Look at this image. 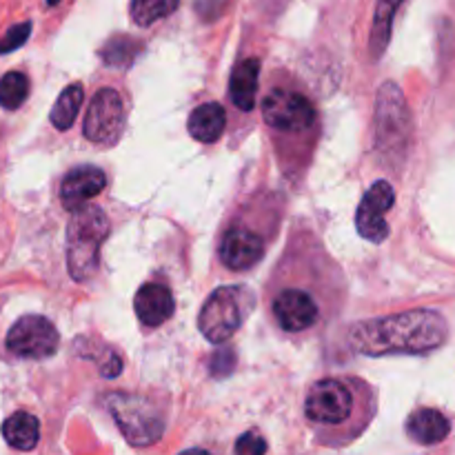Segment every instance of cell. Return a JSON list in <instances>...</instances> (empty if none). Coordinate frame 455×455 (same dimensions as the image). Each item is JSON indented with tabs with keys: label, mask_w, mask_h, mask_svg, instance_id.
Wrapping results in <instances>:
<instances>
[{
	"label": "cell",
	"mask_w": 455,
	"mask_h": 455,
	"mask_svg": "<svg viewBox=\"0 0 455 455\" xmlns=\"http://www.w3.org/2000/svg\"><path fill=\"white\" fill-rule=\"evenodd\" d=\"M449 338V324L443 314L431 309L404 311L355 323L349 329L354 351L371 358L382 355H425L440 349Z\"/></svg>",
	"instance_id": "obj_1"
},
{
	"label": "cell",
	"mask_w": 455,
	"mask_h": 455,
	"mask_svg": "<svg viewBox=\"0 0 455 455\" xmlns=\"http://www.w3.org/2000/svg\"><path fill=\"white\" fill-rule=\"evenodd\" d=\"M364 382L347 378H324L309 389L305 400V416L323 435H336L347 431L354 438L360 431L354 429L360 409V391ZM355 440V438H354Z\"/></svg>",
	"instance_id": "obj_2"
},
{
	"label": "cell",
	"mask_w": 455,
	"mask_h": 455,
	"mask_svg": "<svg viewBox=\"0 0 455 455\" xmlns=\"http://www.w3.org/2000/svg\"><path fill=\"white\" fill-rule=\"evenodd\" d=\"M109 235V220L105 212L93 204L71 212L67 227V269L76 283L93 278L100 262V247Z\"/></svg>",
	"instance_id": "obj_3"
},
{
	"label": "cell",
	"mask_w": 455,
	"mask_h": 455,
	"mask_svg": "<svg viewBox=\"0 0 455 455\" xmlns=\"http://www.w3.org/2000/svg\"><path fill=\"white\" fill-rule=\"evenodd\" d=\"M116 425L133 447H151L164 434V418L154 403L132 394H111L107 398Z\"/></svg>",
	"instance_id": "obj_4"
},
{
	"label": "cell",
	"mask_w": 455,
	"mask_h": 455,
	"mask_svg": "<svg viewBox=\"0 0 455 455\" xmlns=\"http://www.w3.org/2000/svg\"><path fill=\"white\" fill-rule=\"evenodd\" d=\"M249 291L243 287H220L207 298L198 315V329L213 345H222L243 327L247 318Z\"/></svg>",
	"instance_id": "obj_5"
},
{
	"label": "cell",
	"mask_w": 455,
	"mask_h": 455,
	"mask_svg": "<svg viewBox=\"0 0 455 455\" xmlns=\"http://www.w3.org/2000/svg\"><path fill=\"white\" fill-rule=\"evenodd\" d=\"M271 318L280 331L300 336L320 324L323 300L305 284H287V287H280L271 298Z\"/></svg>",
	"instance_id": "obj_6"
},
{
	"label": "cell",
	"mask_w": 455,
	"mask_h": 455,
	"mask_svg": "<svg viewBox=\"0 0 455 455\" xmlns=\"http://www.w3.org/2000/svg\"><path fill=\"white\" fill-rule=\"evenodd\" d=\"M376 136L382 156L398 158L409 145V107L398 84L385 83L376 102Z\"/></svg>",
	"instance_id": "obj_7"
},
{
	"label": "cell",
	"mask_w": 455,
	"mask_h": 455,
	"mask_svg": "<svg viewBox=\"0 0 455 455\" xmlns=\"http://www.w3.org/2000/svg\"><path fill=\"white\" fill-rule=\"evenodd\" d=\"M262 118L274 132L305 133L315 124V107L302 93L291 89H274L262 100Z\"/></svg>",
	"instance_id": "obj_8"
},
{
	"label": "cell",
	"mask_w": 455,
	"mask_h": 455,
	"mask_svg": "<svg viewBox=\"0 0 455 455\" xmlns=\"http://www.w3.org/2000/svg\"><path fill=\"white\" fill-rule=\"evenodd\" d=\"M9 354L18 355L25 360H44L52 358L60 345V336H58L56 327L52 320L44 315H22L20 320L13 323V327L7 333Z\"/></svg>",
	"instance_id": "obj_9"
},
{
	"label": "cell",
	"mask_w": 455,
	"mask_h": 455,
	"mask_svg": "<svg viewBox=\"0 0 455 455\" xmlns=\"http://www.w3.org/2000/svg\"><path fill=\"white\" fill-rule=\"evenodd\" d=\"M124 124L123 96L116 89H100L92 98L84 116L83 133L93 145H114Z\"/></svg>",
	"instance_id": "obj_10"
},
{
	"label": "cell",
	"mask_w": 455,
	"mask_h": 455,
	"mask_svg": "<svg viewBox=\"0 0 455 455\" xmlns=\"http://www.w3.org/2000/svg\"><path fill=\"white\" fill-rule=\"evenodd\" d=\"M395 203V191L391 187L389 180H378L373 182L371 189L364 194V198L360 200V207L355 212V227H358V234L364 240L373 244H380L389 238L391 229L387 225L385 216L387 212H391Z\"/></svg>",
	"instance_id": "obj_11"
},
{
	"label": "cell",
	"mask_w": 455,
	"mask_h": 455,
	"mask_svg": "<svg viewBox=\"0 0 455 455\" xmlns=\"http://www.w3.org/2000/svg\"><path fill=\"white\" fill-rule=\"evenodd\" d=\"M265 238L244 225L231 227L220 243V260L231 271H247L265 256Z\"/></svg>",
	"instance_id": "obj_12"
},
{
	"label": "cell",
	"mask_w": 455,
	"mask_h": 455,
	"mask_svg": "<svg viewBox=\"0 0 455 455\" xmlns=\"http://www.w3.org/2000/svg\"><path fill=\"white\" fill-rule=\"evenodd\" d=\"M107 185V176L100 167L93 164H84V167H76L62 178L60 185V203L67 212H76V209L84 207L92 198H96Z\"/></svg>",
	"instance_id": "obj_13"
},
{
	"label": "cell",
	"mask_w": 455,
	"mask_h": 455,
	"mask_svg": "<svg viewBox=\"0 0 455 455\" xmlns=\"http://www.w3.org/2000/svg\"><path fill=\"white\" fill-rule=\"evenodd\" d=\"M133 309L145 327H160L173 315L176 300H173L169 287L160 283H147L138 289L136 298H133Z\"/></svg>",
	"instance_id": "obj_14"
},
{
	"label": "cell",
	"mask_w": 455,
	"mask_h": 455,
	"mask_svg": "<svg viewBox=\"0 0 455 455\" xmlns=\"http://www.w3.org/2000/svg\"><path fill=\"white\" fill-rule=\"evenodd\" d=\"M449 431H451V422L435 409H418L407 420L409 438L418 444H425V447L440 444L447 438Z\"/></svg>",
	"instance_id": "obj_15"
},
{
	"label": "cell",
	"mask_w": 455,
	"mask_h": 455,
	"mask_svg": "<svg viewBox=\"0 0 455 455\" xmlns=\"http://www.w3.org/2000/svg\"><path fill=\"white\" fill-rule=\"evenodd\" d=\"M227 127V111L225 107L218 105V102H204V105L196 107L189 116V136L196 138L198 142H216L222 136Z\"/></svg>",
	"instance_id": "obj_16"
},
{
	"label": "cell",
	"mask_w": 455,
	"mask_h": 455,
	"mask_svg": "<svg viewBox=\"0 0 455 455\" xmlns=\"http://www.w3.org/2000/svg\"><path fill=\"white\" fill-rule=\"evenodd\" d=\"M258 76H260V62L256 58H247V60L235 65L234 74H231L229 92L231 100L240 111H251L256 107Z\"/></svg>",
	"instance_id": "obj_17"
},
{
	"label": "cell",
	"mask_w": 455,
	"mask_h": 455,
	"mask_svg": "<svg viewBox=\"0 0 455 455\" xmlns=\"http://www.w3.org/2000/svg\"><path fill=\"white\" fill-rule=\"evenodd\" d=\"M3 438L16 451H34L40 438L38 418L27 411H16L3 422Z\"/></svg>",
	"instance_id": "obj_18"
},
{
	"label": "cell",
	"mask_w": 455,
	"mask_h": 455,
	"mask_svg": "<svg viewBox=\"0 0 455 455\" xmlns=\"http://www.w3.org/2000/svg\"><path fill=\"white\" fill-rule=\"evenodd\" d=\"M403 0H378L376 13H373V27L371 38H369V47H371L373 58H380L385 53L387 44L391 40V27H394V18Z\"/></svg>",
	"instance_id": "obj_19"
},
{
	"label": "cell",
	"mask_w": 455,
	"mask_h": 455,
	"mask_svg": "<svg viewBox=\"0 0 455 455\" xmlns=\"http://www.w3.org/2000/svg\"><path fill=\"white\" fill-rule=\"evenodd\" d=\"M83 100H84L83 84H69V87L62 89L56 105H53L52 114H49L52 124L58 129V132H67V129L74 124L80 107H83Z\"/></svg>",
	"instance_id": "obj_20"
},
{
	"label": "cell",
	"mask_w": 455,
	"mask_h": 455,
	"mask_svg": "<svg viewBox=\"0 0 455 455\" xmlns=\"http://www.w3.org/2000/svg\"><path fill=\"white\" fill-rule=\"evenodd\" d=\"M180 0H132V18L136 25L149 27L172 16Z\"/></svg>",
	"instance_id": "obj_21"
},
{
	"label": "cell",
	"mask_w": 455,
	"mask_h": 455,
	"mask_svg": "<svg viewBox=\"0 0 455 455\" xmlns=\"http://www.w3.org/2000/svg\"><path fill=\"white\" fill-rule=\"evenodd\" d=\"M29 96V78L20 71H9L0 78V107L7 111L18 109Z\"/></svg>",
	"instance_id": "obj_22"
},
{
	"label": "cell",
	"mask_w": 455,
	"mask_h": 455,
	"mask_svg": "<svg viewBox=\"0 0 455 455\" xmlns=\"http://www.w3.org/2000/svg\"><path fill=\"white\" fill-rule=\"evenodd\" d=\"M140 49V43L127 38V36H120V38L109 40L102 49V58H105L109 65H123V62H129L133 58V53Z\"/></svg>",
	"instance_id": "obj_23"
},
{
	"label": "cell",
	"mask_w": 455,
	"mask_h": 455,
	"mask_svg": "<svg viewBox=\"0 0 455 455\" xmlns=\"http://www.w3.org/2000/svg\"><path fill=\"white\" fill-rule=\"evenodd\" d=\"M31 36V22H20V25H13L12 29H7V34L0 38V53H12L16 49H20L22 44L29 40Z\"/></svg>",
	"instance_id": "obj_24"
},
{
	"label": "cell",
	"mask_w": 455,
	"mask_h": 455,
	"mask_svg": "<svg viewBox=\"0 0 455 455\" xmlns=\"http://www.w3.org/2000/svg\"><path fill=\"white\" fill-rule=\"evenodd\" d=\"M267 449H269V444L265 443V438L260 434H256V431H249V434L240 435L234 451L240 455H260L267 453Z\"/></svg>",
	"instance_id": "obj_25"
},
{
	"label": "cell",
	"mask_w": 455,
	"mask_h": 455,
	"mask_svg": "<svg viewBox=\"0 0 455 455\" xmlns=\"http://www.w3.org/2000/svg\"><path fill=\"white\" fill-rule=\"evenodd\" d=\"M58 3H60V0H47L49 7H53V4H58Z\"/></svg>",
	"instance_id": "obj_26"
}]
</instances>
